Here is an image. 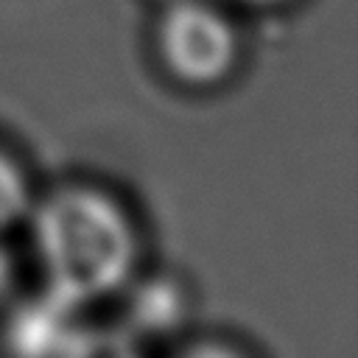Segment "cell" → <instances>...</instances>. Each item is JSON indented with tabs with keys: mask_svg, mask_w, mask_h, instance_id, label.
Returning <instances> with one entry per match:
<instances>
[{
	"mask_svg": "<svg viewBox=\"0 0 358 358\" xmlns=\"http://www.w3.org/2000/svg\"><path fill=\"white\" fill-rule=\"evenodd\" d=\"M34 243L48 291L70 305L112 294L134 263V232L123 210L90 187H64L34 213Z\"/></svg>",
	"mask_w": 358,
	"mask_h": 358,
	"instance_id": "6da1fadb",
	"label": "cell"
},
{
	"mask_svg": "<svg viewBox=\"0 0 358 358\" xmlns=\"http://www.w3.org/2000/svg\"><path fill=\"white\" fill-rule=\"evenodd\" d=\"M235 34L210 6L176 3L159 22V56L185 84L210 87L221 81L235 62Z\"/></svg>",
	"mask_w": 358,
	"mask_h": 358,
	"instance_id": "7a4b0ae2",
	"label": "cell"
},
{
	"mask_svg": "<svg viewBox=\"0 0 358 358\" xmlns=\"http://www.w3.org/2000/svg\"><path fill=\"white\" fill-rule=\"evenodd\" d=\"M76 305L64 302L53 291L39 299L17 308L8 324V347L14 358H62L70 338L76 336L73 324Z\"/></svg>",
	"mask_w": 358,
	"mask_h": 358,
	"instance_id": "3957f363",
	"label": "cell"
},
{
	"mask_svg": "<svg viewBox=\"0 0 358 358\" xmlns=\"http://www.w3.org/2000/svg\"><path fill=\"white\" fill-rule=\"evenodd\" d=\"M62 358H140L126 333L112 330H76Z\"/></svg>",
	"mask_w": 358,
	"mask_h": 358,
	"instance_id": "277c9868",
	"label": "cell"
},
{
	"mask_svg": "<svg viewBox=\"0 0 358 358\" xmlns=\"http://www.w3.org/2000/svg\"><path fill=\"white\" fill-rule=\"evenodd\" d=\"M28 207V190L20 168L0 151V229L11 227Z\"/></svg>",
	"mask_w": 358,
	"mask_h": 358,
	"instance_id": "5b68a950",
	"label": "cell"
},
{
	"mask_svg": "<svg viewBox=\"0 0 358 358\" xmlns=\"http://www.w3.org/2000/svg\"><path fill=\"white\" fill-rule=\"evenodd\" d=\"M182 358H241V355H235L232 350L218 347V344H199V347L187 350Z\"/></svg>",
	"mask_w": 358,
	"mask_h": 358,
	"instance_id": "8992f818",
	"label": "cell"
},
{
	"mask_svg": "<svg viewBox=\"0 0 358 358\" xmlns=\"http://www.w3.org/2000/svg\"><path fill=\"white\" fill-rule=\"evenodd\" d=\"M8 282H11V263H8V257H6V252L0 249V296L6 294V288H8Z\"/></svg>",
	"mask_w": 358,
	"mask_h": 358,
	"instance_id": "52a82bcc",
	"label": "cell"
},
{
	"mask_svg": "<svg viewBox=\"0 0 358 358\" xmlns=\"http://www.w3.org/2000/svg\"><path fill=\"white\" fill-rule=\"evenodd\" d=\"M249 3H280V0H249Z\"/></svg>",
	"mask_w": 358,
	"mask_h": 358,
	"instance_id": "ba28073f",
	"label": "cell"
}]
</instances>
